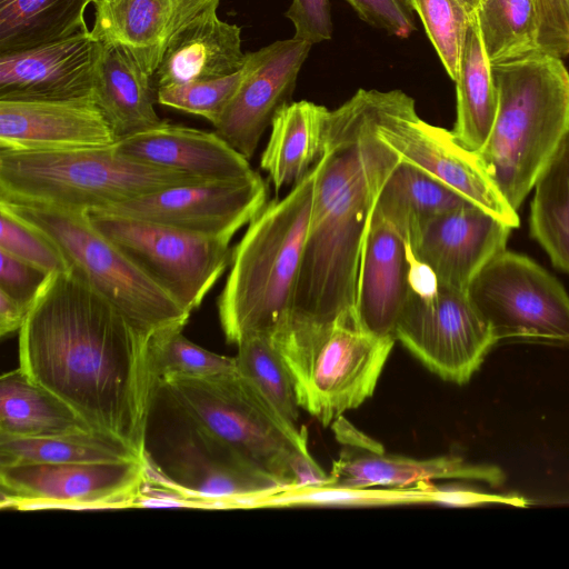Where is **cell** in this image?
<instances>
[{
    "label": "cell",
    "instance_id": "10",
    "mask_svg": "<svg viewBox=\"0 0 569 569\" xmlns=\"http://www.w3.org/2000/svg\"><path fill=\"white\" fill-rule=\"evenodd\" d=\"M467 295L497 342L569 345V295L527 256L503 250L476 274Z\"/></svg>",
    "mask_w": 569,
    "mask_h": 569
},
{
    "label": "cell",
    "instance_id": "28",
    "mask_svg": "<svg viewBox=\"0 0 569 569\" xmlns=\"http://www.w3.org/2000/svg\"><path fill=\"white\" fill-rule=\"evenodd\" d=\"M467 204L475 203L401 159L383 182L375 209L410 243L431 218Z\"/></svg>",
    "mask_w": 569,
    "mask_h": 569
},
{
    "label": "cell",
    "instance_id": "23",
    "mask_svg": "<svg viewBox=\"0 0 569 569\" xmlns=\"http://www.w3.org/2000/svg\"><path fill=\"white\" fill-rule=\"evenodd\" d=\"M218 7L200 12L171 40L153 74L157 89L221 78L243 67L248 53L241 28L221 20Z\"/></svg>",
    "mask_w": 569,
    "mask_h": 569
},
{
    "label": "cell",
    "instance_id": "31",
    "mask_svg": "<svg viewBox=\"0 0 569 569\" xmlns=\"http://www.w3.org/2000/svg\"><path fill=\"white\" fill-rule=\"evenodd\" d=\"M144 460L122 440L100 430L40 438L0 436V466Z\"/></svg>",
    "mask_w": 569,
    "mask_h": 569
},
{
    "label": "cell",
    "instance_id": "46",
    "mask_svg": "<svg viewBox=\"0 0 569 569\" xmlns=\"http://www.w3.org/2000/svg\"><path fill=\"white\" fill-rule=\"evenodd\" d=\"M332 430L341 443L361 450L383 452V447L375 439L353 427L343 416L332 422Z\"/></svg>",
    "mask_w": 569,
    "mask_h": 569
},
{
    "label": "cell",
    "instance_id": "16",
    "mask_svg": "<svg viewBox=\"0 0 569 569\" xmlns=\"http://www.w3.org/2000/svg\"><path fill=\"white\" fill-rule=\"evenodd\" d=\"M311 47L293 37L250 52L251 67L246 79L213 124L216 132L248 160L276 113L291 102Z\"/></svg>",
    "mask_w": 569,
    "mask_h": 569
},
{
    "label": "cell",
    "instance_id": "30",
    "mask_svg": "<svg viewBox=\"0 0 569 569\" xmlns=\"http://www.w3.org/2000/svg\"><path fill=\"white\" fill-rule=\"evenodd\" d=\"M93 0H0V54L39 47L89 30Z\"/></svg>",
    "mask_w": 569,
    "mask_h": 569
},
{
    "label": "cell",
    "instance_id": "5",
    "mask_svg": "<svg viewBox=\"0 0 569 569\" xmlns=\"http://www.w3.org/2000/svg\"><path fill=\"white\" fill-rule=\"evenodd\" d=\"M206 181L106 147L0 149V201L92 212L166 188Z\"/></svg>",
    "mask_w": 569,
    "mask_h": 569
},
{
    "label": "cell",
    "instance_id": "37",
    "mask_svg": "<svg viewBox=\"0 0 569 569\" xmlns=\"http://www.w3.org/2000/svg\"><path fill=\"white\" fill-rule=\"evenodd\" d=\"M407 2L419 16L446 72L455 81L472 13L461 0H407Z\"/></svg>",
    "mask_w": 569,
    "mask_h": 569
},
{
    "label": "cell",
    "instance_id": "25",
    "mask_svg": "<svg viewBox=\"0 0 569 569\" xmlns=\"http://www.w3.org/2000/svg\"><path fill=\"white\" fill-rule=\"evenodd\" d=\"M100 43L91 98L117 141L162 124L153 76L119 47Z\"/></svg>",
    "mask_w": 569,
    "mask_h": 569
},
{
    "label": "cell",
    "instance_id": "35",
    "mask_svg": "<svg viewBox=\"0 0 569 569\" xmlns=\"http://www.w3.org/2000/svg\"><path fill=\"white\" fill-rule=\"evenodd\" d=\"M150 360L157 385L176 379H201L237 370L234 357L211 352L187 339L181 328L150 338Z\"/></svg>",
    "mask_w": 569,
    "mask_h": 569
},
{
    "label": "cell",
    "instance_id": "2",
    "mask_svg": "<svg viewBox=\"0 0 569 569\" xmlns=\"http://www.w3.org/2000/svg\"><path fill=\"white\" fill-rule=\"evenodd\" d=\"M400 156L377 134L371 89H359L326 122L299 277L286 326H319L356 312L366 228Z\"/></svg>",
    "mask_w": 569,
    "mask_h": 569
},
{
    "label": "cell",
    "instance_id": "43",
    "mask_svg": "<svg viewBox=\"0 0 569 569\" xmlns=\"http://www.w3.org/2000/svg\"><path fill=\"white\" fill-rule=\"evenodd\" d=\"M286 17L295 27V38L311 44L332 38L329 0H292Z\"/></svg>",
    "mask_w": 569,
    "mask_h": 569
},
{
    "label": "cell",
    "instance_id": "19",
    "mask_svg": "<svg viewBox=\"0 0 569 569\" xmlns=\"http://www.w3.org/2000/svg\"><path fill=\"white\" fill-rule=\"evenodd\" d=\"M116 142L112 129L91 97L0 100V149L50 151Z\"/></svg>",
    "mask_w": 569,
    "mask_h": 569
},
{
    "label": "cell",
    "instance_id": "3",
    "mask_svg": "<svg viewBox=\"0 0 569 569\" xmlns=\"http://www.w3.org/2000/svg\"><path fill=\"white\" fill-rule=\"evenodd\" d=\"M317 163L282 198L248 223L232 249L230 270L217 307L229 343L273 337L287 325L311 216Z\"/></svg>",
    "mask_w": 569,
    "mask_h": 569
},
{
    "label": "cell",
    "instance_id": "21",
    "mask_svg": "<svg viewBox=\"0 0 569 569\" xmlns=\"http://www.w3.org/2000/svg\"><path fill=\"white\" fill-rule=\"evenodd\" d=\"M408 244L373 207L361 251L355 311L359 326L395 338L410 295Z\"/></svg>",
    "mask_w": 569,
    "mask_h": 569
},
{
    "label": "cell",
    "instance_id": "12",
    "mask_svg": "<svg viewBox=\"0 0 569 569\" xmlns=\"http://www.w3.org/2000/svg\"><path fill=\"white\" fill-rule=\"evenodd\" d=\"M88 213L97 229L190 313L231 263L230 241L124 216Z\"/></svg>",
    "mask_w": 569,
    "mask_h": 569
},
{
    "label": "cell",
    "instance_id": "22",
    "mask_svg": "<svg viewBox=\"0 0 569 569\" xmlns=\"http://www.w3.org/2000/svg\"><path fill=\"white\" fill-rule=\"evenodd\" d=\"M122 154L202 180H232L254 172L249 160L216 131L164 121L159 127L116 142Z\"/></svg>",
    "mask_w": 569,
    "mask_h": 569
},
{
    "label": "cell",
    "instance_id": "26",
    "mask_svg": "<svg viewBox=\"0 0 569 569\" xmlns=\"http://www.w3.org/2000/svg\"><path fill=\"white\" fill-rule=\"evenodd\" d=\"M328 113L326 107L307 100L289 102L276 113L260 167L277 192L302 179L321 158Z\"/></svg>",
    "mask_w": 569,
    "mask_h": 569
},
{
    "label": "cell",
    "instance_id": "11",
    "mask_svg": "<svg viewBox=\"0 0 569 569\" xmlns=\"http://www.w3.org/2000/svg\"><path fill=\"white\" fill-rule=\"evenodd\" d=\"M378 137L408 161L510 228L519 226L516 210L506 201L478 152L462 147L451 131L422 120L415 100L401 90L371 89Z\"/></svg>",
    "mask_w": 569,
    "mask_h": 569
},
{
    "label": "cell",
    "instance_id": "44",
    "mask_svg": "<svg viewBox=\"0 0 569 569\" xmlns=\"http://www.w3.org/2000/svg\"><path fill=\"white\" fill-rule=\"evenodd\" d=\"M291 488L319 487L332 485L335 479L311 457L309 451H297L290 460Z\"/></svg>",
    "mask_w": 569,
    "mask_h": 569
},
{
    "label": "cell",
    "instance_id": "18",
    "mask_svg": "<svg viewBox=\"0 0 569 569\" xmlns=\"http://www.w3.org/2000/svg\"><path fill=\"white\" fill-rule=\"evenodd\" d=\"M101 43L90 30L0 54V100H60L92 94Z\"/></svg>",
    "mask_w": 569,
    "mask_h": 569
},
{
    "label": "cell",
    "instance_id": "9",
    "mask_svg": "<svg viewBox=\"0 0 569 569\" xmlns=\"http://www.w3.org/2000/svg\"><path fill=\"white\" fill-rule=\"evenodd\" d=\"M170 401L182 427L164 437L161 455L144 453L147 482L139 507L254 508L259 498L287 489L239 459Z\"/></svg>",
    "mask_w": 569,
    "mask_h": 569
},
{
    "label": "cell",
    "instance_id": "20",
    "mask_svg": "<svg viewBox=\"0 0 569 569\" xmlns=\"http://www.w3.org/2000/svg\"><path fill=\"white\" fill-rule=\"evenodd\" d=\"M220 0H93L92 36L119 47L153 76L169 43Z\"/></svg>",
    "mask_w": 569,
    "mask_h": 569
},
{
    "label": "cell",
    "instance_id": "34",
    "mask_svg": "<svg viewBox=\"0 0 569 569\" xmlns=\"http://www.w3.org/2000/svg\"><path fill=\"white\" fill-rule=\"evenodd\" d=\"M237 346L238 372L284 421L298 427L300 406L295 383L273 339L254 336Z\"/></svg>",
    "mask_w": 569,
    "mask_h": 569
},
{
    "label": "cell",
    "instance_id": "1",
    "mask_svg": "<svg viewBox=\"0 0 569 569\" xmlns=\"http://www.w3.org/2000/svg\"><path fill=\"white\" fill-rule=\"evenodd\" d=\"M150 338L71 270L52 273L20 329V368L144 457L157 387Z\"/></svg>",
    "mask_w": 569,
    "mask_h": 569
},
{
    "label": "cell",
    "instance_id": "40",
    "mask_svg": "<svg viewBox=\"0 0 569 569\" xmlns=\"http://www.w3.org/2000/svg\"><path fill=\"white\" fill-rule=\"evenodd\" d=\"M51 274L0 250V290L29 309Z\"/></svg>",
    "mask_w": 569,
    "mask_h": 569
},
{
    "label": "cell",
    "instance_id": "42",
    "mask_svg": "<svg viewBox=\"0 0 569 569\" xmlns=\"http://www.w3.org/2000/svg\"><path fill=\"white\" fill-rule=\"evenodd\" d=\"M367 23L398 38H408L416 23L407 0H345Z\"/></svg>",
    "mask_w": 569,
    "mask_h": 569
},
{
    "label": "cell",
    "instance_id": "29",
    "mask_svg": "<svg viewBox=\"0 0 569 569\" xmlns=\"http://www.w3.org/2000/svg\"><path fill=\"white\" fill-rule=\"evenodd\" d=\"M455 82L457 116L451 132L462 147L479 152L493 127L498 92L473 14L466 32Z\"/></svg>",
    "mask_w": 569,
    "mask_h": 569
},
{
    "label": "cell",
    "instance_id": "6",
    "mask_svg": "<svg viewBox=\"0 0 569 569\" xmlns=\"http://www.w3.org/2000/svg\"><path fill=\"white\" fill-rule=\"evenodd\" d=\"M271 338L300 408L325 427L372 396L396 341L362 329L356 312L327 325L286 326Z\"/></svg>",
    "mask_w": 569,
    "mask_h": 569
},
{
    "label": "cell",
    "instance_id": "32",
    "mask_svg": "<svg viewBox=\"0 0 569 569\" xmlns=\"http://www.w3.org/2000/svg\"><path fill=\"white\" fill-rule=\"evenodd\" d=\"M533 188L530 234L546 251L552 264L569 274V136Z\"/></svg>",
    "mask_w": 569,
    "mask_h": 569
},
{
    "label": "cell",
    "instance_id": "45",
    "mask_svg": "<svg viewBox=\"0 0 569 569\" xmlns=\"http://www.w3.org/2000/svg\"><path fill=\"white\" fill-rule=\"evenodd\" d=\"M30 309L0 290V336L20 331Z\"/></svg>",
    "mask_w": 569,
    "mask_h": 569
},
{
    "label": "cell",
    "instance_id": "47",
    "mask_svg": "<svg viewBox=\"0 0 569 569\" xmlns=\"http://www.w3.org/2000/svg\"><path fill=\"white\" fill-rule=\"evenodd\" d=\"M409 284L410 289L420 296L433 295L438 289V280L426 263L419 261L408 246Z\"/></svg>",
    "mask_w": 569,
    "mask_h": 569
},
{
    "label": "cell",
    "instance_id": "4",
    "mask_svg": "<svg viewBox=\"0 0 569 569\" xmlns=\"http://www.w3.org/2000/svg\"><path fill=\"white\" fill-rule=\"evenodd\" d=\"M491 71L498 109L478 154L518 211L569 136V71L561 58L540 50L493 63Z\"/></svg>",
    "mask_w": 569,
    "mask_h": 569
},
{
    "label": "cell",
    "instance_id": "24",
    "mask_svg": "<svg viewBox=\"0 0 569 569\" xmlns=\"http://www.w3.org/2000/svg\"><path fill=\"white\" fill-rule=\"evenodd\" d=\"M332 485L368 488L387 486L407 488L436 479H473L492 486L503 482L505 476L493 466L471 465L457 456L416 459L361 449H345L333 461Z\"/></svg>",
    "mask_w": 569,
    "mask_h": 569
},
{
    "label": "cell",
    "instance_id": "13",
    "mask_svg": "<svg viewBox=\"0 0 569 569\" xmlns=\"http://www.w3.org/2000/svg\"><path fill=\"white\" fill-rule=\"evenodd\" d=\"M144 460L0 466V506L19 510L139 507Z\"/></svg>",
    "mask_w": 569,
    "mask_h": 569
},
{
    "label": "cell",
    "instance_id": "15",
    "mask_svg": "<svg viewBox=\"0 0 569 569\" xmlns=\"http://www.w3.org/2000/svg\"><path fill=\"white\" fill-rule=\"evenodd\" d=\"M267 198L268 186L254 171L240 179L166 188L98 211L230 241L261 211Z\"/></svg>",
    "mask_w": 569,
    "mask_h": 569
},
{
    "label": "cell",
    "instance_id": "39",
    "mask_svg": "<svg viewBox=\"0 0 569 569\" xmlns=\"http://www.w3.org/2000/svg\"><path fill=\"white\" fill-rule=\"evenodd\" d=\"M0 250L49 273L70 271L59 247L42 231L0 206Z\"/></svg>",
    "mask_w": 569,
    "mask_h": 569
},
{
    "label": "cell",
    "instance_id": "7",
    "mask_svg": "<svg viewBox=\"0 0 569 569\" xmlns=\"http://www.w3.org/2000/svg\"><path fill=\"white\" fill-rule=\"evenodd\" d=\"M0 206L49 237L62 251L70 270L144 335L183 329L187 325L191 313L97 229L88 212L4 201Z\"/></svg>",
    "mask_w": 569,
    "mask_h": 569
},
{
    "label": "cell",
    "instance_id": "27",
    "mask_svg": "<svg viewBox=\"0 0 569 569\" xmlns=\"http://www.w3.org/2000/svg\"><path fill=\"white\" fill-rule=\"evenodd\" d=\"M92 429L67 402L20 367L1 376L0 436L40 438Z\"/></svg>",
    "mask_w": 569,
    "mask_h": 569
},
{
    "label": "cell",
    "instance_id": "33",
    "mask_svg": "<svg viewBox=\"0 0 569 569\" xmlns=\"http://www.w3.org/2000/svg\"><path fill=\"white\" fill-rule=\"evenodd\" d=\"M473 18L490 64L538 50L535 0H483Z\"/></svg>",
    "mask_w": 569,
    "mask_h": 569
},
{
    "label": "cell",
    "instance_id": "36",
    "mask_svg": "<svg viewBox=\"0 0 569 569\" xmlns=\"http://www.w3.org/2000/svg\"><path fill=\"white\" fill-rule=\"evenodd\" d=\"M433 486L421 483L413 488L370 489L326 485L319 487L287 488L261 497L258 507L280 506H376L393 503L431 502Z\"/></svg>",
    "mask_w": 569,
    "mask_h": 569
},
{
    "label": "cell",
    "instance_id": "8",
    "mask_svg": "<svg viewBox=\"0 0 569 569\" xmlns=\"http://www.w3.org/2000/svg\"><path fill=\"white\" fill-rule=\"evenodd\" d=\"M157 386L239 459L291 488L290 460L309 451L307 431L284 421L238 370Z\"/></svg>",
    "mask_w": 569,
    "mask_h": 569
},
{
    "label": "cell",
    "instance_id": "14",
    "mask_svg": "<svg viewBox=\"0 0 569 569\" xmlns=\"http://www.w3.org/2000/svg\"><path fill=\"white\" fill-rule=\"evenodd\" d=\"M395 339L435 375L458 385L470 380L497 343L467 292L443 284L430 296L410 291Z\"/></svg>",
    "mask_w": 569,
    "mask_h": 569
},
{
    "label": "cell",
    "instance_id": "41",
    "mask_svg": "<svg viewBox=\"0 0 569 569\" xmlns=\"http://www.w3.org/2000/svg\"><path fill=\"white\" fill-rule=\"evenodd\" d=\"M538 20V50L563 58L569 56V0H535Z\"/></svg>",
    "mask_w": 569,
    "mask_h": 569
},
{
    "label": "cell",
    "instance_id": "48",
    "mask_svg": "<svg viewBox=\"0 0 569 569\" xmlns=\"http://www.w3.org/2000/svg\"><path fill=\"white\" fill-rule=\"evenodd\" d=\"M470 13H475L483 0H461Z\"/></svg>",
    "mask_w": 569,
    "mask_h": 569
},
{
    "label": "cell",
    "instance_id": "38",
    "mask_svg": "<svg viewBox=\"0 0 569 569\" xmlns=\"http://www.w3.org/2000/svg\"><path fill=\"white\" fill-rule=\"evenodd\" d=\"M251 67L250 52L243 67L229 76L157 89L158 103L197 114L214 124L231 102Z\"/></svg>",
    "mask_w": 569,
    "mask_h": 569
},
{
    "label": "cell",
    "instance_id": "17",
    "mask_svg": "<svg viewBox=\"0 0 569 569\" xmlns=\"http://www.w3.org/2000/svg\"><path fill=\"white\" fill-rule=\"evenodd\" d=\"M511 229L480 207L467 204L431 218L407 244L439 284L467 292L476 274L506 250Z\"/></svg>",
    "mask_w": 569,
    "mask_h": 569
}]
</instances>
